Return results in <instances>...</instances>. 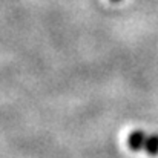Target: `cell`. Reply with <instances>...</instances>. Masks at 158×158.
<instances>
[{
    "label": "cell",
    "instance_id": "7a4b0ae2",
    "mask_svg": "<svg viewBox=\"0 0 158 158\" xmlns=\"http://www.w3.org/2000/svg\"><path fill=\"white\" fill-rule=\"evenodd\" d=\"M112 2H120V0H112Z\"/></svg>",
    "mask_w": 158,
    "mask_h": 158
},
{
    "label": "cell",
    "instance_id": "6da1fadb",
    "mask_svg": "<svg viewBox=\"0 0 158 158\" xmlns=\"http://www.w3.org/2000/svg\"><path fill=\"white\" fill-rule=\"evenodd\" d=\"M129 149L135 152H146L148 155H158V134H148L144 131H134L127 137Z\"/></svg>",
    "mask_w": 158,
    "mask_h": 158
}]
</instances>
